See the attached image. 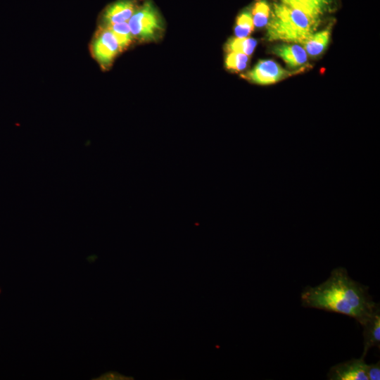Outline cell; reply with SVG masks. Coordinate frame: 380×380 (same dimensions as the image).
<instances>
[{"mask_svg": "<svg viewBox=\"0 0 380 380\" xmlns=\"http://www.w3.org/2000/svg\"><path fill=\"white\" fill-rule=\"evenodd\" d=\"M303 306L333 312L355 319L362 325L379 307L368 292V286L353 280L344 267L331 272L329 277L301 293Z\"/></svg>", "mask_w": 380, "mask_h": 380, "instance_id": "cell-1", "label": "cell"}, {"mask_svg": "<svg viewBox=\"0 0 380 380\" xmlns=\"http://www.w3.org/2000/svg\"><path fill=\"white\" fill-rule=\"evenodd\" d=\"M320 23L304 12L286 5L274 3L267 24V39L300 44L315 33Z\"/></svg>", "mask_w": 380, "mask_h": 380, "instance_id": "cell-2", "label": "cell"}, {"mask_svg": "<svg viewBox=\"0 0 380 380\" xmlns=\"http://www.w3.org/2000/svg\"><path fill=\"white\" fill-rule=\"evenodd\" d=\"M128 25L133 37L145 41L156 39L163 27L160 13L150 0L137 8Z\"/></svg>", "mask_w": 380, "mask_h": 380, "instance_id": "cell-3", "label": "cell"}, {"mask_svg": "<svg viewBox=\"0 0 380 380\" xmlns=\"http://www.w3.org/2000/svg\"><path fill=\"white\" fill-rule=\"evenodd\" d=\"M292 75L272 60L260 61L246 74V77L259 84H270Z\"/></svg>", "mask_w": 380, "mask_h": 380, "instance_id": "cell-4", "label": "cell"}, {"mask_svg": "<svg viewBox=\"0 0 380 380\" xmlns=\"http://www.w3.org/2000/svg\"><path fill=\"white\" fill-rule=\"evenodd\" d=\"M368 365L365 358L351 359L331 367L327 374L329 380H368Z\"/></svg>", "mask_w": 380, "mask_h": 380, "instance_id": "cell-5", "label": "cell"}, {"mask_svg": "<svg viewBox=\"0 0 380 380\" xmlns=\"http://www.w3.org/2000/svg\"><path fill=\"white\" fill-rule=\"evenodd\" d=\"M136 0H120L110 4L104 11L103 22L110 25L129 20L137 10Z\"/></svg>", "mask_w": 380, "mask_h": 380, "instance_id": "cell-6", "label": "cell"}, {"mask_svg": "<svg viewBox=\"0 0 380 380\" xmlns=\"http://www.w3.org/2000/svg\"><path fill=\"white\" fill-rule=\"evenodd\" d=\"M279 2L320 20L321 17L331 10L333 0H279Z\"/></svg>", "mask_w": 380, "mask_h": 380, "instance_id": "cell-7", "label": "cell"}, {"mask_svg": "<svg viewBox=\"0 0 380 380\" xmlns=\"http://www.w3.org/2000/svg\"><path fill=\"white\" fill-rule=\"evenodd\" d=\"M363 327L364 348L362 357L365 358L372 347L380 348V308L378 307Z\"/></svg>", "mask_w": 380, "mask_h": 380, "instance_id": "cell-8", "label": "cell"}, {"mask_svg": "<svg viewBox=\"0 0 380 380\" xmlns=\"http://www.w3.org/2000/svg\"><path fill=\"white\" fill-rule=\"evenodd\" d=\"M273 53L280 57L291 68H299L306 63L308 54L298 44H283L274 47Z\"/></svg>", "mask_w": 380, "mask_h": 380, "instance_id": "cell-9", "label": "cell"}, {"mask_svg": "<svg viewBox=\"0 0 380 380\" xmlns=\"http://www.w3.org/2000/svg\"><path fill=\"white\" fill-rule=\"evenodd\" d=\"M330 34L329 28L313 33L304 40L300 46L305 49L307 54L317 56L325 50L329 42Z\"/></svg>", "mask_w": 380, "mask_h": 380, "instance_id": "cell-10", "label": "cell"}, {"mask_svg": "<svg viewBox=\"0 0 380 380\" xmlns=\"http://www.w3.org/2000/svg\"><path fill=\"white\" fill-rule=\"evenodd\" d=\"M257 45V41L248 37H235L230 39L226 45L229 52H236L250 56Z\"/></svg>", "mask_w": 380, "mask_h": 380, "instance_id": "cell-11", "label": "cell"}, {"mask_svg": "<svg viewBox=\"0 0 380 380\" xmlns=\"http://www.w3.org/2000/svg\"><path fill=\"white\" fill-rule=\"evenodd\" d=\"M254 26L262 27L267 25L271 14V8L266 0H258L252 8Z\"/></svg>", "mask_w": 380, "mask_h": 380, "instance_id": "cell-12", "label": "cell"}, {"mask_svg": "<svg viewBox=\"0 0 380 380\" xmlns=\"http://www.w3.org/2000/svg\"><path fill=\"white\" fill-rule=\"evenodd\" d=\"M254 29L251 12L248 10L242 11L237 17L234 34L236 37H247Z\"/></svg>", "mask_w": 380, "mask_h": 380, "instance_id": "cell-13", "label": "cell"}, {"mask_svg": "<svg viewBox=\"0 0 380 380\" xmlns=\"http://www.w3.org/2000/svg\"><path fill=\"white\" fill-rule=\"evenodd\" d=\"M92 51L94 58L104 67L110 65L116 56L97 37L92 43Z\"/></svg>", "mask_w": 380, "mask_h": 380, "instance_id": "cell-14", "label": "cell"}, {"mask_svg": "<svg viewBox=\"0 0 380 380\" xmlns=\"http://www.w3.org/2000/svg\"><path fill=\"white\" fill-rule=\"evenodd\" d=\"M248 56L236 52H229L225 59L226 68L231 70L241 71L246 68Z\"/></svg>", "mask_w": 380, "mask_h": 380, "instance_id": "cell-15", "label": "cell"}, {"mask_svg": "<svg viewBox=\"0 0 380 380\" xmlns=\"http://www.w3.org/2000/svg\"><path fill=\"white\" fill-rule=\"evenodd\" d=\"M103 44H104L115 55L121 51L118 41L114 34L108 27H103L99 32L97 37Z\"/></svg>", "mask_w": 380, "mask_h": 380, "instance_id": "cell-16", "label": "cell"}, {"mask_svg": "<svg viewBox=\"0 0 380 380\" xmlns=\"http://www.w3.org/2000/svg\"><path fill=\"white\" fill-rule=\"evenodd\" d=\"M95 380H126L133 379L131 376H126L118 372L110 371L101 374L99 377L94 379Z\"/></svg>", "mask_w": 380, "mask_h": 380, "instance_id": "cell-17", "label": "cell"}, {"mask_svg": "<svg viewBox=\"0 0 380 380\" xmlns=\"http://www.w3.org/2000/svg\"><path fill=\"white\" fill-rule=\"evenodd\" d=\"M379 361L377 363L368 365L367 369V375L368 380H379L380 379V364Z\"/></svg>", "mask_w": 380, "mask_h": 380, "instance_id": "cell-18", "label": "cell"}]
</instances>
